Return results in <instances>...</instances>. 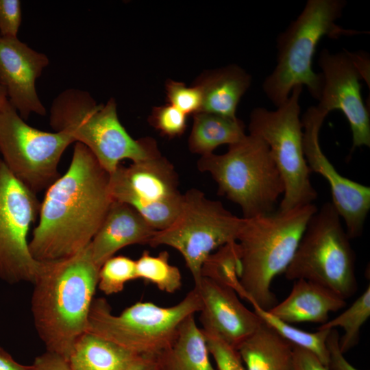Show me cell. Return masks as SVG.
Wrapping results in <instances>:
<instances>
[{"label": "cell", "mask_w": 370, "mask_h": 370, "mask_svg": "<svg viewBox=\"0 0 370 370\" xmlns=\"http://www.w3.org/2000/svg\"><path fill=\"white\" fill-rule=\"evenodd\" d=\"M216 370H246L237 350L224 341L205 335Z\"/></svg>", "instance_id": "32"}, {"label": "cell", "mask_w": 370, "mask_h": 370, "mask_svg": "<svg viewBox=\"0 0 370 370\" xmlns=\"http://www.w3.org/2000/svg\"><path fill=\"white\" fill-rule=\"evenodd\" d=\"M99 269L86 247L68 258L42 262L33 283L35 329L46 351L66 361L77 339L86 332Z\"/></svg>", "instance_id": "2"}, {"label": "cell", "mask_w": 370, "mask_h": 370, "mask_svg": "<svg viewBox=\"0 0 370 370\" xmlns=\"http://www.w3.org/2000/svg\"><path fill=\"white\" fill-rule=\"evenodd\" d=\"M323 78L319 103V110L329 114L340 110L347 119L352 136V151L370 147V116L361 95L362 76L353 62L349 51L332 53L321 50L319 61Z\"/></svg>", "instance_id": "15"}, {"label": "cell", "mask_w": 370, "mask_h": 370, "mask_svg": "<svg viewBox=\"0 0 370 370\" xmlns=\"http://www.w3.org/2000/svg\"><path fill=\"white\" fill-rule=\"evenodd\" d=\"M340 334L336 328L330 330L326 339L328 352V366L329 370H358L344 357L339 347Z\"/></svg>", "instance_id": "34"}, {"label": "cell", "mask_w": 370, "mask_h": 370, "mask_svg": "<svg viewBox=\"0 0 370 370\" xmlns=\"http://www.w3.org/2000/svg\"><path fill=\"white\" fill-rule=\"evenodd\" d=\"M136 355L112 342L85 332L75 343L67 362L71 370H123Z\"/></svg>", "instance_id": "23"}, {"label": "cell", "mask_w": 370, "mask_h": 370, "mask_svg": "<svg viewBox=\"0 0 370 370\" xmlns=\"http://www.w3.org/2000/svg\"><path fill=\"white\" fill-rule=\"evenodd\" d=\"M350 56L358 69L362 79L369 86V58L365 52H349Z\"/></svg>", "instance_id": "38"}, {"label": "cell", "mask_w": 370, "mask_h": 370, "mask_svg": "<svg viewBox=\"0 0 370 370\" xmlns=\"http://www.w3.org/2000/svg\"><path fill=\"white\" fill-rule=\"evenodd\" d=\"M157 370H216L210 359L206 336L195 314L180 325L170 345L156 356Z\"/></svg>", "instance_id": "21"}, {"label": "cell", "mask_w": 370, "mask_h": 370, "mask_svg": "<svg viewBox=\"0 0 370 370\" xmlns=\"http://www.w3.org/2000/svg\"><path fill=\"white\" fill-rule=\"evenodd\" d=\"M251 81V76L236 64L203 74L196 83L203 94L201 112L237 119L238 104Z\"/></svg>", "instance_id": "20"}, {"label": "cell", "mask_w": 370, "mask_h": 370, "mask_svg": "<svg viewBox=\"0 0 370 370\" xmlns=\"http://www.w3.org/2000/svg\"><path fill=\"white\" fill-rule=\"evenodd\" d=\"M228 146L223 154L201 156L198 169L212 176L219 194L237 204L243 218L274 212L284 185L267 144L248 134Z\"/></svg>", "instance_id": "6"}, {"label": "cell", "mask_w": 370, "mask_h": 370, "mask_svg": "<svg viewBox=\"0 0 370 370\" xmlns=\"http://www.w3.org/2000/svg\"><path fill=\"white\" fill-rule=\"evenodd\" d=\"M346 3L345 0H308L297 18L278 36L276 65L262 83L264 93L276 108L297 86H306L311 97L319 100L323 78L313 71L312 60L323 37L337 39L369 33L337 24Z\"/></svg>", "instance_id": "4"}, {"label": "cell", "mask_w": 370, "mask_h": 370, "mask_svg": "<svg viewBox=\"0 0 370 370\" xmlns=\"http://www.w3.org/2000/svg\"><path fill=\"white\" fill-rule=\"evenodd\" d=\"M149 121L161 134L169 138L181 136L187 127V116L169 103L153 108Z\"/></svg>", "instance_id": "31"}, {"label": "cell", "mask_w": 370, "mask_h": 370, "mask_svg": "<svg viewBox=\"0 0 370 370\" xmlns=\"http://www.w3.org/2000/svg\"><path fill=\"white\" fill-rule=\"evenodd\" d=\"M156 232L134 208L112 200L87 248L93 262L101 267L123 247L148 245Z\"/></svg>", "instance_id": "18"}, {"label": "cell", "mask_w": 370, "mask_h": 370, "mask_svg": "<svg viewBox=\"0 0 370 370\" xmlns=\"http://www.w3.org/2000/svg\"><path fill=\"white\" fill-rule=\"evenodd\" d=\"M8 101V98L5 89L0 86V110Z\"/></svg>", "instance_id": "40"}, {"label": "cell", "mask_w": 370, "mask_h": 370, "mask_svg": "<svg viewBox=\"0 0 370 370\" xmlns=\"http://www.w3.org/2000/svg\"><path fill=\"white\" fill-rule=\"evenodd\" d=\"M28 370H71L67 361L61 356L46 351L35 358Z\"/></svg>", "instance_id": "35"}, {"label": "cell", "mask_w": 370, "mask_h": 370, "mask_svg": "<svg viewBox=\"0 0 370 370\" xmlns=\"http://www.w3.org/2000/svg\"><path fill=\"white\" fill-rule=\"evenodd\" d=\"M109 173L76 142L66 172L47 190L29 242L32 256L46 262L71 256L90 243L112 201Z\"/></svg>", "instance_id": "1"}, {"label": "cell", "mask_w": 370, "mask_h": 370, "mask_svg": "<svg viewBox=\"0 0 370 370\" xmlns=\"http://www.w3.org/2000/svg\"><path fill=\"white\" fill-rule=\"evenodd\" d=\"M194 288L201 301L199 321L205 335L217 338L236 349L261 325L260 318L240 301L231 287L202 277Z\"/></svg>", "instance_id": "16"}, {"label": "cell", "mask_w": 370, "mask_h": 370, "mask_svg": "<svg viewBox=\"0 0 370 370\" xmlns=\"http://www.w3.org/2000/svg\"><path fill=\"white\" fill-rule=\"evenodd\" d=\"M137 279H142L155 284L161 291L173 293L182 284V277L178 267L169 262L167 251L151 256L145 251L136 260Z\"/></svg>", "instance_id": "27"}, {"label": "cell", "mask_w": 370, "mask_h": 370, "mask_svg": "<svg viewBox=\"0 0 370 370\" xmlns=\"http://www.w3.org/2000/svg\"><path fill=\"white\" fill-rule=\"evenodd\" d=\"M74 142L67 133L45 132L29 125L8 100L0 110L2 160L12 174L36 195L60 177V160Z\"/></svg>", "instance_id": "11"}, {"label": "cell", "mask_w": 370, "mask_h": 370, "mask_svg": "<svg viewBox=\"0 0 370 370\" xmlns=\"http://www.w3.org/2000/svg\"><path fill=\"white\" fill-rule=\"evenodd\" d=\"M245 135L244 123L238 118L199 112L193 115L188 147L191 152L204 156L213 153L220 145L240 141Z\"/></svg>", "instance_id": "24"}, {"label": "cell", "mask_w": 370, "mask_h": 370, "mask_svg": "<svg viewBox=\"0 0 370 370\" xmlns=\"http://www.w3.org/2000/svg\"><path fill=\"white\" fill-rule=\"evenodd\" d=\"M201 308V301L195 288L173 306L162 307L149 301H138L119 314L112 313L105 298H95L86 332L136 354L156 357L170 345L180 323Z\"/></svg>", "instance_id": "7"}, {"label": "cell", "mask_w": 370, "mask_h": 370, "mask_svg": "<svg viewBox=\"0 0 370 370\" xmlns=\"http://www.w3.org/2000/svg\"><path fill=\"white\" fill-rule=\"evenodd\" d=\"M22 18L19 0H0V36L17 37Z\"/></svg>", "instance_id": "33"}, {"label": "cell", "mask_w": 370, "mask_h": 370, "mask_svg": "<svg viewBox=\"0 0 370 370\" xmlns=\"http://www.w3.org/2000/svg\"><path fill=\"white\" fill-rule=\"evenodd\" d=\"M252 306L254 311L260 319L282 338L295 346L312 352L325 367L328 366V352L326 339L330 330H318L315 332H306L282 321L257 305Z\"/></svg>", "instance_id": "25"}, {"label": "cell", "mask_w": 370, "mask_h": 370, "mask_svg": "<svg viewBox=\"0 0 370 370\" xmlns=\"http://www.w3.org/2000/svg\"><path fill=\"white\" fill-rule=\"evenodd\" d=\"M29 365H24L16 360L3 347H0V370H28Z\"/></svg>", "instance_id": "39"}, {"label": "cell", "mask_w": 370, "mask_h": 370, "mask_svg": "<svg viewBox=\"0 0 370 370\" xmlns=\"http://www.w3.org/2000/svg\"><path fill=\"white\" fill-rule=\"evenodd\" d=\"M302 89V86L294 88L288 99L275 110L258 107L249 117V134L267 144L283 180L280 211L313 204L318 196L304 153L299 105Z\"/></svg>", "instance_id": "10"}, {"label": "cell", "mask_w": 370, "mask_h": 370, "mask_svg": "<svg viewBox=\"0 0 370 370\" xmlns=\"http://www.w3.org/2000/svg\"><path fill=\"white\" fill-rule=\"evenodd\" d=\"M245 220L231 213L220 201L208 198L200 190L190 188L184 194L175 221L156 231L148 245L169 246L180 253L197 286L206 259L221 247L236 241Z\"/></svg>", "instance_id": "9"}, {"label": "cell", "mask_w": 370, "mask_h": 370, "mask_svg": "<svg viewBox=\"0 0 370 370\" xmlns=\"http://www.w3.org/2000/svg\"><path fill=\"white\" fill-rule=\"evenodd\" d=\"M49 123L55 132L67 133L87 147L109 174L124 159L135 162L160 154L153 139L135 140L127 133L112 97L97 104L86 90H64L52 101Z\"/></svg>", "instance_id": "5"}, {"label": "cell", "mask_w": 370, "mask_h": 370, "mask_svg": "<svg viewBox=\"0 0 370 370\" xmlns=\"http://www.w3.org/2000/svg\"><path fill=\"white\" fill-rule=\"evenodd\" d=\"M239 258L237 242L227 243L209 256L202 267L201 275L231 287L245 298L239 281Z\"/></svg>", "instance_id": "28"}, {"label": "cell", "mask_w": 370, "mask_h": 370, "mask_svg": "<svg viewBox=\"0 0 370 370\" xmlns=\"http://www.w3.org/2000/svg\"><path fill=\"white\" fill-rule=\"evenodd\" d=\"M317 209L310 204L245 219L236 241L239 281L245 299L251 305L269 310L277 304L272 282L291 263L307 223Z\"/></svg>", "instance_id": "3"}, {"label": "cell", "mask_w": 370, "mask_h": 370, "mask_svg": "<svg viewBox=\"0 0 370 370\" xmlns=\"http://www.w3.org/2000/svg\"><path fill=\"white\" fill-rule=\"evenodd\" d=\"M178 175L173 165L160 154L119 164L109 174V193L112 200L134 208L156 231L169 227L183 203Z\"/></svg>", "instance_id": "12"}, {"label": "cell", "mask_w": 370, "mask_h": 370, "mask_svg": "<svg viewBox=\"0 0 370 370\" xmlns=\"http://www.w3.org/2000/svg\"><path fill=\"white\" fill-rule=\"evenodd\" d=\"M293 346L297 370H329L312 352L293 345Z\"/></svg>", "instance_id": "36"}, {"label": "cell", "mask_w": 370, "mask_h": 370, "mask_svg": "<svg viewBox=\"0 0 370 370\" xmlns=\"http://www.w3.org/2000/svg\"><path fill=\"white\" fill-rule=\"evenodd\" d=\"M345 306V299L330 290L299 279L295 280L288 297L268 311L289 324L310 322L322 325L328 321L330 312Z\"/></svg>", "instance_id": "19"}, {"label": "cell", "mask_w": 370, "mask_h": 370, "mask_svg": "<svg viewBox=\"0 0 370 370\" xmlns=\"http://www.w3.org/2000/svg\"><path fill=\"white\" fill-rule=\"evenodd\" d=\"M236 350L246 370H297L293 345L263 321Z\"/></svg>", "instance_id": "22"}, {"label": "cell", "mask_w": 370, "mask_h": 370, "mask_svg": "<svg viewBox=\"0 0 370 370\" xmlns=\"http://www.w3.org/2000/svg\"><path fill=\"white\" fill-rule=\"evenodd\" d=\"M49 63L45 54L32 49L17 37L0 36V86L23 120L32 113L46 114L36 82Z\"/></svg>", "instance_id": "17"}, {"label": "cell", "mask_w": 370, "mask_h": 370, "mask_svg": "<svg viewBox=\"0 0 370 370\" xmlns=\"http://www.w3.org/2000/svg\"><path fill=\"white\" fill-rule=\"evenodd\" d=\"M327 115L315 106L301 117L304 153L310 172L328 182L332 204L345 225L348 237L353 239L362 234L370 210V188L341 175L322 151L319 132Z\"/></svg>", "instance_id": "14"}, {"label": "cell", "mask_w": 370, "mask_h": 370, "mask_svg": "<svg viewBox=\"0 0 370 370\" xmlns=\"http://www.w3.org/2000/svg\"><path fill=\"white\" fill-rule=\"evenodd\" d=\"M341 220L332 202L317 209L284 273L287 280L318 284L345 300L356 293V257Z\"/></svg>", "instance_id": "8"}, {"label": "cell", "mask_w": 370, "mask_h": 370, "mask_svg": "<svg viewBox=\"0 0 370 370\" xmlns=\"http://www.w3.org/2000/svg\"><path fill=\"white\" fill-rule=\"evenodd\" d=\"M136 279V260L125 256H114L101 266L97 287L110 295L122 291L127 282Z\"/></svg>", "instance_id": "29"}, {"label": "cell", "mask_w": 370, "mask_h": 370, "mask_svg": "<svg viewBox=\"0 0 370 370\" xmlns=\"http://www.w3.org/2000/svg\"><path fill=\"white\" fill-rule=\"evenodd\" d=\"M40 203L0 159V279L10 284L35 282L42 262L31 254L27 236Z\"/></svg>", "instance_id": "13"}, {"label": "cell", "mask_w": 370, "mask_h": 370, "mask_svg": "<svg viewBox=\"0 0 370 370\" xmlns=\"http://www.w3.org/2000/svg\"><path fill=\"white\" fill-rule=\"evenodd\" d=\"M370 317V286L336 318L321 325L318 330L342 328L344 333L339 338V347L343 354L358 345L361 327Z\"/></svg>", "instance_id": "26"}, {"label": "cell", "mask_w": 370, "mask_h": 370, "mask_svg": "<svg viewBox=\"0 0 370 370\" xmlns=\"http://www.w3.org/2000/svg\"><path fill=\"white\" fill-rule=\"evenodd\" d=\"M166 92L169 104L186 116L194 115L201 112L203 94L198 85L187 86L182 82L168 80L166 84Z\"/></svg>", "instance_id": "30"}, {"label": "cell", "mask_w": 370, "mask_h": 370, "mask_svg": "<svg viewBox=\"0 0 370 370\" xmlns=\"http://www.w3.org/2000/svg\"><path fill=\"white\" fill-rule=\"evenodd\" d=\"M123 370H157L156 357L136 355Z\"/></svg>", "instance_id": "37"}]
</instances>
